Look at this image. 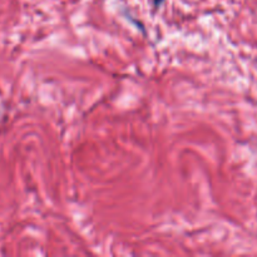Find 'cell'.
Returning <instances> with one entry per match:
<instances>
[{"label": "cell", "mask_w": 257, "mask_h": 257, "mask_svg": "<svg viewBox=\"0 0 257 257\" xmlns=\"http://www.w3.org/2000/svg\"><path fill=\"white\" fill-rule=\"evenodd\" d=\"M162 2H163V0H155V5H156V7H160L161 3H162Z\"/></svg>", "instance_id": "6da1fadb"}]
</instances>
